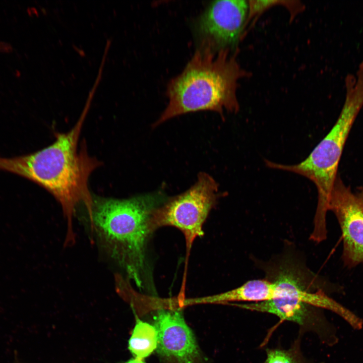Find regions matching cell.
<instances>
[{"mask_svg": "<svg viewBox=\"0 0 363 363\" xmlns=\"http://www.w3.org/2000/svg\"><path fill=\"white\" fill-rule=\"evenodd\" d=\"M85 106L74 127L67 133H55V141L35 152L12 158L0 157V169L15 173L43 187L60 205L67 221L65 246L75 240L73 219L77 208L91 211L93 194L88 182L101 162L90 156L85 142L78 143L83 123L94 93L90 92Z\"/></svg>", "mask_w": 363, "mask_h": 363, "instance_id": "obj_1", "label": "cell"}, {"mask_svg": "<svg viewBox=\"0 0 363 363\" xmlns=\"http://www.w3.org/2000/svg\"><path fill=\"white\" fill-rule=\"evenodd\" d=\"M167 200L161 191L125 199L93 195L91 231L101 249L139 289L144 287L147 244L155 230L153 214Z\"/></svg>", "mask_w": 363, "mask_h": 363, "instance_id": "obj_2", "label": "cell"}, {"mask_svg": "<svg viewBox=\"0 0 363 363\" xmlns=\"http://www.w3.org/2000/svg\"><path fill=\"white\" fill-rule=\"evenodd\" d=\"M232 50L213 52L197 49L177 76L168 83V104L154 126L184 113L212 110L221 114L224 110L237 112L238 80L248 76Z\"/></svg>", "mask_w": 363, "mask_h": 363, "instance_id": "obj_3", "label": "cell"}, {"mask_svg": "<svg viewBox=\"0 0 363 363\" xmlns=\"http://www.w3.org/2000/svg\"><path fill=\"white\" fill-rule=\"evenodd\" d=\"M345 86V98L337 120L304 160L293 165L265 161L270 168L301 175L314 183L318 192V202L312 232L319 237L327 233L326 217L338 163L349 131L363 106V76L346 78Z\"/></svg>", "mask_w": 363, "mask_h": 363, "instance_id": "obj_4", "label": "cell"}, {"mask_svg": "<svg viewBox=\"0 0 363 363\" xmlns=\"http://www.w3.org/2000/svg\"><path fill=\"white\" fill-rule=\"evenodd\" d=\"M218 196L217 183L207 173H201L190 189L155 210L154 226L155 229L170 226L180 230L186 239L188 259L195 239L204 235L203 224Z\"/></svg>", "mask_w": 363, "mask_h": 363, "instance_id": "obj_5", "label": "cell"}, {"mask_svg": "<svg viewBox=\"0 0 363 363\" xmlns=\"http://www.w3.org/2000/svg\"><path fill=\"white\" fill-rule=\"evenodd\" d=\"M248 10V1L244 0L209 3L194 23L197 49L233 51L246 26Z\"/></svg>", "mask_w": 363, "mask_h": 363, "instance_id": "obj_6", "label": "cell"}, {"mask_svg": "<svg viewBox=\"0 0 363 363\" xmlns=\"http://www.w3.org/2000/svg\"><path fill=\"white\" fill-rule=\"evenodd\" d=\"M158 331L156 350L164 363H204L195 336L187 324L182 308L158 309L153 317Z\"/></svg>", "mask_w": 363, "mask_h": 363, "instance_id": "obj_7", "label": "cell"}, {"mask_svg": "<svg viewBox=\"0 0 363 363\" xmlns=\"http://www.w3.org/2000/svg\"><path fill=\"white\" fill-rule=\"evenodd\" d=\"M231 305L251 311L269 313L282 321L295 323L299 327V332L315 334L326 345L332 346L338 342L336 328L326 318L322 309L300 300L279 298Z\"/></svg>", "mask_w": 363, "mask_h": 363, "instance_id": "obj_8", "label": "cell"}, {"mask_svg": "<svg viewBox=\"0 0 363 363\" xmlns=\"http://www.w3.org/2000/svg\"><path fill=\"white\" fill-rule=\"evenodd\" d=\"M343 241V259L349 266L363 262V205L341 179L336 178L329 202Z\"/></svg>", "mask_w": 363, "mask_h": 363, "instance_id": "obj_9", "label": "cell"}, {"mask_svg": "<svg viewBox=\"0 0 363 363\" xmlns=\"http://www.w3.org/2000/svg\"><path fill=\"white\" fill-rule=\"evenodd\" d=\"M278 291L274 282L268 279L249 280L233 289L210 296L185 298L179 301L181 307L196 304L256 302L279 298Z\"/></svg>", "mask_w": 363, "mask_h": 363, "instance_id": "obj_10", "label": "cell"}, {"mask_svg": "<svg viewBox=\"0 0 363 363\" xmlns=\"http://www.w3.org/2000/svg\"><path fill=\"white\" fill-rule=\"evenodd\" d=\"M158 339L155 326L137 318L128 341V349L134 357L144 359L156 351Z\"/></svg>", "mask_w": 363, "mask_h": 363, "instance_id": "obj_11", "label": "cell"}, {"mask_svg": "<svg viewBox=\"0 0 363 363\" xmlns=\"http://www.w3.org/2000/svg\"><path fill=\"white\" fill-rule=\"evenodd\" d=\"M302 334L299 332L297 337L287 348H267L263 363H319L308 359L303 354L300 347Z\"/></svg>", "mask_w": 363, "mask_h": 363, "instance_id": "obj_12", "label": "cell"}, {"mask_svg": "<svg viewBox=\"0 0 363 363\" xmlns=\"http://www.w3.org/2000/svg\"><path fill=\"white\" fill-rule=\"evenodd\" d=\"M247 18L248 23L250 20L257 17L271 7L281 5L287 7L290 11L291 15H295L302 9V6L298 2L284 1H249Z\"/></svg>", "mask_w": 363, "mask_h": 363, "instance_id": "obj_13", "label": "cell"}, {"mask_svg": "<svg viewBox=\"0 0 363 363\" xmlns=\"http://www.w3.org/2000/svg\"><path fill=\"white\" fill-rule=\"evenodd\" d=\"M124 363H146L144 359L133 357Z\"/></svg>", "mask_w": 363, "mask_h": 363, "instance_id": "obj_14", "label": "cell"}, {"mask_svg": "<svg viewBox=\"0 0 363 363\" xmlns=\"http://www.w3.org/2000/svg\"><path fill=\"white\" fill-rule=\"evenodd\" d=\"M356 196L363 205V187L360 189L359 193Z\"/></svg>", "mask_w": 363, "mask_h": 363, "instance_id": "obj_15", "label": "cell"}, {"mask_svg": "<svg viewBox=\"0 0 363 363\" xmlns=\"http://www.w3.org/2000/svg\"><path fill=\"white\" fill-rule=\"evenodd\" d=\"M3 50L2 46L0 44V52H2Z\"/></svg>", "mask_w": 363, "mask_h": 363, "instance_id": "obj_16", "label": "cell"}]
</instances>
